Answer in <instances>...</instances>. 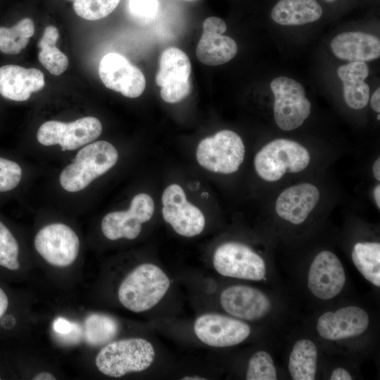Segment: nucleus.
<instances>
[{"label": "nucleus", "mask_w": 380, "mask_h": 380, "mask_svg": "<svg viewBox=\"0 0 380 380\" xmlns=\"http://www.w3.org/2000/svg\"><path fill=\"white\" fill-rule=\"evenodd\" d=\"M23 170L15 161L0 156V192H8L20 183Z\"/></svg>", "instance_id": "2f4dec72"}, {"label": "nucleus", "mask_w": 380, "mask_h": 380, "mask_svg": "<svg viewBox=\"0 0 380 380\" xmlns=\"http://www.w3.org/2000/svg\"><path fill=\"white\" fill-rule=\"evenodd\" d=\"M170 280L166 273L153 263L137 266L121 281L118 297L129 311L139 313L155 307L166 295Z\"/></svg>", "instance_id": "f257e3e1"}, {"label": "nucleus", "mask_w": 380, "mask_h": 380, "mask_svg": "<svg viewBox=\"0 0 380 380\" xmlns=\"http://www.w3.org/2000/svg\"><path fill=\"white\" fill-rule=\"evenodd\" d=\"M322 8L316 0H279L271 11L272 20L282 25H300L317 20Z\"/></svg>", "instance_id": "5701e85b"}, {"label": "nucleus", "mask_w": 380, "mask_h": 380, "mask_svg": "<svg viewBox=\"0 0 380 380\" xmlns=\"http://www.w3.org/2000/svg\"><path fill=\"white\" fill-rule=\"evenodd\" d=\"M320 191L308 182L297 184L284 190L275 202V211L283 220L299 224L305 221L317 205Z\"/></svg>", "instance_id": "6ab92c4d"}, {"label": "nucleus", "mask_w": 380, "mask_h": 380, "mask_svg": "<svg viewBox=\"0 0 380 380\" xmlns=\"http://www.w3.org/2000/svg\"><path fill=\"white\" fill-rule=\"evenodd\" d=\"M227 30L224 21L217 17H209L203 23V34L196 46L198 59L208 65L227 63L237 53V44L231 37L222 35Z\"/></svg>", "instance_id": "dca6fc26"}, {"label": "nucleus", "mask_w": 380, "mask_h": 380, "mask_svg": "<svg viewBox=\"0 0 380 380\" xmlns=\"http://www.w3.org/2000/svg\"><path fill=\"white\" fill-rule=\"evenodd\" d=\"M191 62L188 56L177 47L164 50L159 58L156 82L160 87L162 99L175 103L185 99L191 91Z\"/></svg>", "instance_id": "1a4fd4ad"}, {"label": "nucleus", "mask_w": 380, "mask_h": 380, "mask_svg": "<svg viewBox=\"0 0 380 380\" xmlns=\"http://www.w3.org/2000/svg\"><path fill=\"white\" fill-rule=\"evenodd\" d=\"M181 379H184V380H203V379H206V378H204V377L201 376H197V375H189V376H184Z\"/></svg>", "instance_id": "a19ab883"}, {"label": "nucleus", "mask_w": 380, "mask_h": 380, "mask_svg": "<svg viewBox=\"0 0 380 380\" xmlns=\"http://www.w3.org/2000/svg\"><path fill=\"white\" fill-rule=\"evenodd\" d=\"M372 172L374 178L379 181L380 180V158L379 157L373 164Z\"/></svg>", "instance_id": "58836bf2"}, {"label": "nucleus", "mask_w": 380, "mask_h": 380, "mask_svg": "<svg viewBox=\"0 0 380 380\" xmlns=\"http://www.w3.org/2000/svg\"><path fill=\"white\" fill-rule=\"evenodd\" d=\"M44 84V74L39 69L17 65L0 67V94L7 99L27 101L32 92L42 90Z\"/></svg>", "instance_id": "aec40b11"}, {"label": "nucleus", "mask_w": 380, "mask_h": 380, "mask_svg": "<svg viewBox=\"0 0 380 380\" xmlns=\"http://www.w3.org/2000/svg\"><path fill=\"white\" fill-rule=\"evenodd\" d=\"M19 245L10 229L0 220V266L10 270H17Z\"/></svg>", "instance_id": "c85d7f7f"}, {"label": "nucleus", "mask_w": 380, "mask_h": 380, "mask_svg": "<svg viewBox=\"0 0 380 380\" xmlns=\"http://www.w3.org/2000/svg\"><path fill=\"white\" fill-rule=\"evenodd\" d=\"M213 264L221 275L251 281H260L266 274L262 258L249 246L238 242H227L214 252Z\"/></svg>", "instance_id": "6e6552de"}, {"label": "nucleus", "mask_w": 380, "mask_h": 380, "mask_svg": "<svg viewBox=\"0 0 380 380\" xmlns=\"http://www.w3.org/2000/svg\"><path fill=\"white\" fill-rule=\"evenodd\" d=\"M338 76L343 84V99L353 109L365 108L369 99V87L364 81L369 75L365 62H350L338 68Z\"/></svg>", "instance_id": "4be33fe9"}, {"label": "nucleus", "mask_w": 380, "mask_h": 380, "mask_svg": "<svg viewBox=\"0 0 380 380\" xmlns=\"http://www.w3.org/2000/svg\"><path fill=\"white\" fill-rule=\"evenodd\" d=\"M310 162L308 150L297 141L277 139L264 146L255 155L254 167L263 180L274 182L286 173L304 170Z\"/></svg>", "instance_id": "20e7f679"}, {"label": "nucleus", "mask_w": 380, "mask_h": 380, "mask_svg": "<svg viewBox=\"0 0 380 380\" xmlns=\"http://www.w3.org/2000/svg\"><path fill=\"white\" fill-rule=\"evenodd\" d=\"M75 324L68 321V319L58 317L54 320L53 324V330L61 334H68L75 329Z\"/></svg>", "instance_id": "72a5a7b5"}, {"label": "nucleus", "mask_w": 380, "mask_h": 380, "mask_svg": "<svg viewBox=\"0 0 380 380\" xmlns=\"http://www.w3.org/2000/svg\"><path fill=\"white\" fill-rule=\"evenodd\" d=\"M118 331V321L108 315L94 313L89 315L84 322L86 341L94 346L108 343L116 336Z\"/></svg>", "instance_id": "a878e982"}, {"label": "nucleus", "mask_w": 380, "mask_h": 380, "mask_svg": "<svg viewBox=\"0 0 380 380\" xmlns=\"http://www.w3.org/2000/svg\"><path fill=\"white\" fill-rule=\"evenodd\" d=\"M120 0H75L73 8L76 14L87 20L106 18L118 6Z\"/></svg>", "instance_id": "cd10ccee"}, {"label": "nucleus", "mask_w": 380, "mask_h": 380, "mask_svg": "<svg viewBox=\"0 0 380 380\" xmlns=\"http://www.w3.org/2000/svg\"><path fill=\"white\" fill-rule=\"evenodd\" d=\"M155 357L156 351L150 341L129 338L106 344L98 353L95 365L102 374L118 378L147 369Z\"/></svg>", "instance_id": "7ed1b4c3"}, {"label": "nucleus", "mask_w": 380, "mask_h": 380, "mask_svg": "<svg viewBox=\"0 0 380 380\" xmlns=\"http://www.w3.org/2000/svg\"><path fill=\"white\" fill-rule=\"evenodd\" d=\"M0 379H1V378H0Z\"/></svg>", "instance_id": "a18cd8bd"}, {"label": "nucleus", "mask_w": 380, "mask_h": 380, "mask_svg": "<svg viewBox=\"0 0 380 380\" xmlns=\"http://www.w3.org/2000/svg\"><path fill=\"white\" fill-rule=\"evenodd\" d=\"M247 380H275L277 371L270 355L263 350L255 353L250 358L246 371Z\"/></svg>", "instance_id": "c756f323"}, {"label": "nucleus", "mask_w": 380, "mask_h": 380, "mask_svg": "<svg viewBox=\"0 0 380 380\" xmlns=\"http://www.w3.org/2000/svg\"><path fill=\"white\" fill-rule=\"evenodd\" d=\"M154 208L153 200L148 194H138L132 199L127 210L110 212L103 217L101 232L111 241L134 239L140 234L142 224L151 219Z\"/></svg>", "instance_id": "9b49d317"}, {"label": "nucleus", "mask_w": 380, "mask_h": 380, "mask_svg": "<svg viewBox=\"0 0 380 380\" xmlns=\"http://www.w3.org/2000/svg\"><path fill=\"white\" fill-rule=\"evenodd\" d=\"M8 298L5 291L0 287V318L4 315L8 307Z\"/></svg>", "instance_id": "c9c22d12"}, {"label": "nucleus", "mask_w": 380, "mask_h": 380, "mask_svg": "<svg viewBox=\"0 0 380 380\" xmlns=\"http://www.w3.org/2000/svg\"><path fill=\"white\" fill-rule=\"evenodd\" d=\"M369 322V316L363 309L347 306L322 314L318 319L317 330L325 339L341 340L363 334Z\"/></svg>", "instance_id": "a211bd4d"}, {"label": "nucleus", "mask_w": 380, "mask_h": 380, "mask_svg": "<svg viewBox=\"0 0 380 380\" xmlns=\"http://www.w3.org/2000/svg\"><path fill=\"white\" fill-rule=\"evenodd\" d=\"M374 198L378 209H380V185H376L374 189Z\"/></svg>", "instance_id": "ea45409f"}, {"label": "nucleus", "mask_w": 380, "mask_h": 380, "mask_svg": "<svg viewBox=\"0 0 380 380\" xmlns=\"http://www.w3.org/2000/svg\"><path fill=\"white\" fill-rule=\"evenodd\" d=\"M194 331L202 343L214 348L239 344L251 334V328L246 322L217 313H205L198 317Z\"/></svg>", "instance_id": "ddd939ff"}, {"label": "nucleus", "mask_w": 380, "mask_h": 380, "mask_svg": "<svg viewBox=\"0 0 380 380\" xmlns=\"http://www.w3.org/2000/svg\"><path fill=\"white\" fill-rule=\"evenodd\" d=\"M162 214L175 232L185 237L200 234L205 224L202 211L186 200L183 189L177 184L169 185L162 195Z\"/></svg>", "instance_id": "f8f14e48"}, {"label": "nucleus", "mask_w": 380, "mask_h": 380, "mask_svg": "<svg viewBox=\"0 0 380 380\" xmlns=\"http://www.w3.org/2000/svg\"><path fill=\"white\" fill-rule=\"evenodd\" d=\"M220 302L227 313L242 320L260 319L271 309V301L264 293L245 285L226 288L220 294Z\"/></svg>", "instance_id": "f3484780"}, {"label": "nucleus", "mask_w": 380, "mask_h": 380, "mask_svg": "<svg viewBox=\"0 0 380 380\" xmlns=\"http://www.w3.org/2000/svg\"><path fill=\"white\" fill-rule=\"evenodd\" d=\"M331 380H351L350 374L343 368H336L334 369L330 377Z\"/></svg>", "instance_id": "f704fd0d"}, {"label": "nucleus", "mask_w": 380, "mask_h": 380, "mask_svg": "<svg viewBox=\"0 0 380 380\" xmlns=\"http://www.w3.org/2000/svg\"><path fill=\"white\" fill-rule=\"evenodd\" d=\"M37 252L51 265L66 267L77 259L80 241L77 234L68 225L56 222L46 224L34 236Z\"/></svg>", "instance_id": "9d476101"}, {"label": "nucleus", "mask_w": 380, "mask_h": 380, "mask_svg": "<svg viewBox=\"0 0 380 380\" xmlns=\"http://www.w3.org/2000/svg\"><path fill=\"white\" fill-rule=\"evenodd\" d=\"M245 156V146L236 132L224 129L200 141L196 149L198 163L205 169L221 174L238 170Z\"/></svg>", "instance_id": "39448f33"}, {"label": "nucleus", "mask_w": 380, "mask_h": 380, "mask_svg": "<svg viewBox=\"0 0 380 380\" xmlns=\"http://www.w3.org/2000/svg\"><path fill=\"white\" fill-rule=\"evenodd\" d=\"M99 74L107 88L128 98L141 96L146 87L143 72L118 53H108L101 58Z\"/></svg>", "instance_id": "4468645a"}, {"label": "nucleus", "mask_w": 380, "mask_h": 380, "mask_svg": "<svg viewBox=\"0 0 380 380\" xmlns=\"http://www.w3.org/2000/svg\"><path fill=\"white\" fill-rule=\"evenodd\" d=\"M33 380H55L56 379V377L48 372H42L36 375H34L32 378Z\"/></svg>", "instance_id": "4c0bfd02"}, {"label": "nucleus", "mask_w": 380, "mask_h": 380, "mask_svg": "<svg viewBox=\"0 0 380 380\" xmlns=\"http://www.w3.org/2000/svg\"><path fill=\"white\" fill-rule=\"evenodd\" d=\"M34 33V22L30 18H23L11 27H0V51L6 54L19 53Z\"/></svg>", "instance_id": "bb28decb"}, {"label": "nucleus", "mask_w": 380, "mask_h": 380, "mask_svg": "<svg viewBox=\"0 0 380 380\" xmlns=\"http://www.w3.org/2000/svg\"><path fill=\"white\" fill-rule=\"evenodd\" d=\"M185 1H194V0H185Z\"/></svg>", "instance_id": "c03bdc74"}, {"label": "nucleus", "mask_w": 380, "mask_h": 380, "mask_svg": "<svg viewBox=\"0 0 380 380\" xmlns=\"http://www.w3.org/2000/svg\"><path fill=\"white\" fill-rule=\"evenodd\" d=\"M377 120H380V115L378 114L377 117H376Z\"/></svg>", "instance_id": "79ce46f5"}, {"label": "nucleus", "mask_w": 380, "mask_h": 380, "mask_svg": "<svg viewBox=\"0 0 380 380\" xmlns=\"http://www.w3.org/2000/svg\"><path fill=\"white\" fill-rule=\"evenodd\" d=\"M334 54L350 62H365L379 58V39L362 32H344L336 36L331 42Z\"/></svg>", "instance_id": "412c9836"}, {"label": "nucleus", "mask_w": 380, "mask_h": 380, "mask_svg": "<svg viewBox=\"0 0 380 380\" xmlns=\"http://www.w3.org/2000/svg\"><path fill=\"white\" fill-rule=\"evenodd\" d=\"M352 260L362 276L376 286H380V243H356L352 251Z\"/></svg>", "instance_id": "393cba45"}, {"label": "nucleus", "mask_w": 380, "mask_h": 380, "mask_svg": "<svg viewBox=\"0 0 380 380\" xmlns=\"http://www.w3.org/2000/svg\"><path fill=\"white\" fill-rule=\"evenodd\" d=\"M118 159V151L112 144L103 140L92 141L82 146L62 170L60 185L67 192L81 191L110 170Z\"/></svg>", "instance_id": "f03ea898"}, {"label": "nucleus", "mask_w": 380, "mask_h": 380, "mask_svg": "<svg viewBox=\"0 0 380 380\" xmlns=\"http://www.w3.org/2000/svg\"><path fill=\"white\" fill-rule=\"evenodd\" d=\"M346 275L341 262L329 251L319 252L309 269L308 286L311 293L322 300L336 297L343 289Z\"/></svg>", "instance_id": "2eb2a0df"}, {"label": "nucleus", "mask_w": 380, "mask_h": 380, "mask_svg": "<svg viewBox=\"0 0 380 380\" xmlns=\"http://www.w3.org/2000/svg\"><path fill=\"white\" fill-rule=\"evenodd\" d=\"M270 88L274 97V117L278 127L284 131H291L301 126L310 115L311 109L301 84L280 76L271 82Z\"/></svg>", "instance_id": "423d86ee"}, {"label": "nucleus", "mask_w": 380, "mask_h": 380, "mask_svg": "<svg viewBox=\"0 0 380 380\" xmlns=\"http://www.w3.org/2000/svg\"><path fill=\"white\" fill-rule=\"evenodd\" d=\"M371 107L377 112H380V88H378L372 94L371 98Z\"/></svg>", "instance_id": "e433bc0d"}, {"label": "nucleus", "mask_w": 380, "mask_h": 380, "mask_svg": "<svg viewBox=\"0 0 380 380\" xmlns=\"http://www.w3.org/2000/svg\"><path fill=\"white\" fill-rule=\"evenodd\" d=\"M37 46L40 49L38 59L51 74L59 75L66 70L69 65L68 58L55 44H37Z\"/></svg>", "instance_id": "7c9ffc66"}, {"label": "nucleus", "mask_w": 380, "mask_h": 380, "mask_svg": "<svg viewBox=\"0 0 380 380\" xmlns=\"http://www.w3.org/2000/svg\"><path fill=\"white\" fill-rule=\"evenodd\" d=\"M327 1H334V0H327Z\"/></svg>", "instance_id": "37998d69"}, {"label": "nucleus", "mask_w": 380, "mask_h": 380, "mask_svg": "<svg viewBox=\"0 0 380 380\" xmlns=\"http://www.w3.org/2000/svg\"><path fill=\"white\" fill-rule=\"evenodd\" d=\"M158 6V0H127V3L129 15L143 23H148L156 18Z\"/></svg>", "instance_id": "473e14b6"}, {"label": "nucleus", "mask_w": 380, "mask_h": 380, "mask_svg": "<svg viewBox=\"0 0 380 380\" xmlns=\"http://www.w3.org/2000/svg\"><path fill=\"white\" fill-rule=\"evenodd\" d=\"M317 350L308 339H300L293 346L289 361V370L294 380H313L317 371Z\"/></svg>", "instance_id": "b1692460"}, {"label": "nucleus", "mask_w": 380, "mask_h": 380, "mask_svg": "<svg viewBox=\"0 0 380 380\" xmlns=\"http://www.w3.org/2000/svg\"><path fill=\"white\" fill-rule=\"evenodd\" d=\"M102 129L101 121L93 116L70 122L48 120L39 127L37 139L45 146L58 145L63 151H73L96 139Z\"/></svg>", "instance_id": "0eeeda50"}]
</instances>
